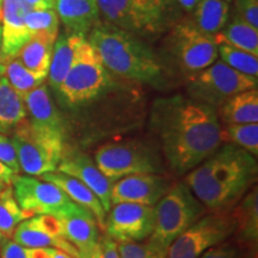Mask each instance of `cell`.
I'll list each match as a JSON object with an SVG mask.
<instances>
[{
  "label": "cell",
  "instance_id": "cell-16",
  "mask_svg": "<svg viewBox=\"0 0 258 258\" xmlns=\"http://www.w3.org/2000/svg\"><path fill=\"white\" fill-rule=\"evenodd\" d=\"M56 171L72 176L84 183L99 199L104 211L106 213L110 211L112 182L103 175L88 154L78 150L64 148Z\"/></svg>",
  "mask_w": 258,
  "mask_h": 258
},
{
  "label": "cell",
  "instance_id": "cell-39",
  "mask_svg": "<svg viewBox=\"0 0 258 258\" xmlns=\"http://www.w3.org/2000/svg\"><path fill=\"white\" fill-rule=\"evenodd\" d=\"M96 258H121L117 249V241L111 239L109 235L99 237L96 250L93 251Z\"/></svg>",
  "mask_w": 258,
  "mask_h": 258
},
{
  "label": "cell",
  "instance_id": "cell-45",
  "mask_svg": "<svg viewBox=\"0 0 258 258\" xmlns=\"http://www.w3.org/2000/svg\"><path fill=\"white\" fill-rule=\"evenodd\" d=\"M5 66H6V60L3 54V48H2V24H0V77L4 76L5 73Z\"/></svg>",
  "mask_w": 258,
  "mask_h": 258
},
{
  "label": "cell",
  "instance_id": "cell-30",
  "mask_svg": "<svg viewBox=\"0 0 258 258\" xmlns=\"http://www.w3.org/2000/svg\"><path fill=\"white\" fill-rule=\"evenodd\" d=\"M4 77L22 98H24L29 92L36 89L46 80L41 77L35 76L34 73L25 69L17 57H14L6 62Z\"/></svg>",
  "mask_w": 258,
  "mask_h": 258
},
{
  "label": "cell",
  "instance_id": "cell-40",
  "mask_svg": "<svg viewBox=\"0 0 258 258\" xmlns=\"http://www.w3.org/2000/svg\"><path fill=\"white\" fill-rule=\"evenodd\" d=\"M0 258H28V249L10 237H3L0 241Z\"/></svg>",
  "mask_w": 258,
  "mask_h": 258
},
{
  "label": "cell",
  "instance_id": "cell-6",
  "mask_svg": "<svg viewBox=\"0 0 258 258\" xmlns=\"http://www.w3.org/2000/svg\"><path fill=\"white\" fill-rule=\"evenodd\" d=\"M16 151L19 169L29 176L54 172L64 151V139L38 131L25 118L10 139Z\"/></svg>",
  "mask_w": 258,
  "mask_h": 258
},
{
  "label": "cell",
  "instance_id": "cell-51",
  "mask_svg": "<svg viewBox=\"0 0 258 258\" xmlns=\"http://www.w3.org/2000/svg\"><path fill=\"white\" fill-rule=\"evenodd\" d=\"M161 2H169V0H161Z\"/></svg>",
  "mask_w": 258,
  "mask_h": 258
},
{
  "label": "cell",
  "instance_id": "cell-14",
  "mask_svg": "<svg viewBox=\"0 0 258 258\" xmlns=\"http://www.w3.org/2000/svg\"><path fill=\"white\" fill-rule=\"evenodd\" d=\"M54 217L61 222L63 238L78 250L80 256H91L99 239L98 222L91 213L70 201Z\"/></svg>",
  "mask_w": 258,
  "mask_h": 258
},
{
  "label": "cell",
  "instance_id": "cell-21",
  "mask_svg": "<svg viewBox=\"0 0 258 258\" xmlns=\"http://www.w3.org/2000/svg\"><path fill=\"white\" fill-rule=\"evenodd\" d=\"M235 221L234 239L244 246L256 251L258 241V199L257 186L254 185L249 192L233 207L232 211Z\"/></svg>",
  "mask_w": 258,
  "mask_h": 258
},
{
  "label": "cell",
  "instance_id": "cell-33",
  "mask_svg": "<svg viewBox=\"0 0 258 258\" xmlns=\"http://www.w3.org/2000/svg\"><path fill=\"white\" fill-rule=\"evenodd\" d=\"M218 53L221 61L238 72L246 76L258 77V57L247 51L237 49L227 44H218Z\"/></svg>",
  "mask_w": 258,
  "mask_h": 258
},
{
  "label": "cell",
  "instance_id": "cell-43",
  "mask_svg": "<svg viewBox=\"0 0 258 258\" xmlns=\"http://www.w3.org/2000/svg\"><path fill=\"white\" fill-rule=\"evenodd\" d=\"M16 175H17V173H15L9 166H6L4 163L0 161V182L10 185L12 183V180H14Z\"/></svg>",
  "mask_w": 258,
  "mask_h": 258
},
{
  "label": "cell",
  "instance_id": "cell-11",
  "mask_svg": "<svg viewBox=\"0 0 258 258\" xmlns=\"http://www.w3.org/2000/svg\"><path fill=\"white\" fill-rule=\"evenodd\" d=\"M109 212L104 230L115 241H144L152 234L156 225L154 206L121 202Z\"/></svg>",
  "mask_w": 258,
  "mask_h": 258
},
{
  "label": "cell",
  "instance_id": "cell-42",
  "mask_svg": "<svg viewBox=\"0 0 258 258\" xmlns=\"http://www.w3.org/2000/svg\"><path fill=\"white\" fill-rule=\"evenodd\" d=\"M31 10H47L54 9L55 0H23Z\"/></svg>",
  "mask_w": 258,
  "mask_h": 258
},
{
  "label": "cell",
  "instance_id": "cell-48",
  "mask_svg": "<svg viewBox=\"0 0 258 258\" xmlns=\"http://www.w3.org/2000/svg\"><path fill=\"white\" fill-rule=\"evenodd\" d=\"M79 258H96V257H95V254H93V253H92V254H91V256H80Z\"/></svg>",
  "mask_w": 258,
  "mask_h": 258
},
{
  "label": "cell",
  "instance_id": "cell-29",
  "mask_svg": "<svg viewBox=\"0 0 258 258\" xmlns=\"http://www.w3.org/2000/svg\"><path fill=\"white\" fill-rule=\"evenodd\" d=\"M31 217L34 214L19 207L11 186L8 185L0 192V233L4 237H11L16 227Z\"/></svg>",
  "mask_w": 258,
  "mask_h": 258
},
{
  "label": "cell",
  "instance_id": "cell-49",
  "mask_svg": "<svg viewBox=\"0 0 258 258\" xmlns=\"http://www.w3.org/2000/svg\"><path fill=\"white\" fill-rule=\"evenodd\" d=\"M2 4H3V0H0V16H2Z\"/></svg>",
  "mask_w": 258,
  "mask_h": 258
},
{
  "label": "cell",
  "instance_id": "cell-17",
  "mask_svg": "<svg viewBox=\"0 0 258 258\" xmlns=\"http://www.w3.org/2000/svg\"><path fill=\"white\" fill-rule=\"evenodd\" d=\"M31 9L23 0H3L2 16V48L8 62L17 56L19 50L30 40L31 35L25 25V16Z\"/></svg>",
  "mask_w": 258,
  "mask_h": 258
},
{
  "label": "cell",
  "instance_id": "cell-13",
  "mask_svg": "<svg viewBox=\"0 0 258 258\" xmlns=\"http://www.w3.org/2000/svg\"><path fill=\"white\" fill-rule=\"evenodd\" d=\"M11 184L14 185L12 190L19 207L34 215H54L63 205L71 201L69 196L56 185L32 176L16 175Z\"/></svg>",
  "mask_w": 258,
  "mask_h": 258
},
{
  "label": "cell",
  "instance_id": "cell-47",
  "mask_svg": "<svg viewBox=\"0 0 258 258\" xmlns=\"http://www.w3.org/2000/svg\"><path fill=\"white\" fill-rule=\"evenodd\" d=\"M6 186H8V184H5V183H3V182H0V192L3 191V190H4Z\"/></svg>",
  "mask_w": 258,
  "mask_h": 258
},
{
  "label": "cell",
  "instance_id": "cell-15",
  "mask_svg": "<svg viewBox=\"0 0 258 258\" xmlns=\"http://www.w3.org/2000/svg\"><path fill=\"white\" fill-rule=\"evenodd\" d=\"M172 185L167 177L159 173H139L125 176L112 183L111 206L121 202L156 206Z\"/></svg>",
  "mask_w": 258,
  "mask_h": 258
},
{
  "label": "cell",
  "instance_id": "cell-52",
  "mask_svg": "<svg viewBox=\"0 0 258 258\" xmlns=\"http://www.w3.org/2000/svg\"><path fill=\"white\" fill-rule=\"evenodd\" d=\"M225 2H230V0H225Z\"/></svg>",
  "mask_w": 258,
  "mask_h": 258
},
{
  "label": "cell",
  "instance_id": "cell-46",
  "mask_svg": "<svg viewBox=\"0 0 258 258\" xmlns=\"http://www.w3.org/2000/svg\"><path fill=\"white\" fill-rule=\"evenodd\" d=\"M53 258H73L72 256H70L69 253L63 252V251H60V250H55V252H54V256Z\"/></svg>",
  "mask_w": 258,
  "mask_h": 258
},
{
  "label": "cell",
  "instance_id": "cell-36",
  "mask_svg": "<svg viewBox=\"0 0 258 258\" xmlns=\"http://www.w3.org/2000/svg\"><path fill=\"white\" fill-rule=\"evenodd\" d=\"M27 222L31 227L43 232L50 237L63 238L62 226L59 219L51 214H37L35 217L27 219ZM64 239V238H63Z\"/></svg>",
  "mask_w": 258,
  "mask_h": 258
},
{
  "label": "cell",
  "instance_id": "cell-12",
  "mask_svg": "<svg viewBox=\"0 0 258 258\" xmlns=\"http://www.w3.org/2000/svg\"><path fill=\"white\" fill-rule=\"evenodd\" d=\"M171 37L173 53L189 72H200L218 59V46L213 37L201 34L190 22L177 25Z\"/></svg>",
  "mask_w": 258,
  "mask_h": 258
},
{
  "label": "cell",
  "instance_id": "cell-41",
  "mask_svg": "<svg viewBox=\"0 0 258 258\" xmlns=\"http://www.w3.org/2000/svg\"><path fill=\"white\" fill-rule=\"evenodd\" d=\"M55 250L57 249H53V247H36V249H28V258H53Z\"/></svg>",
  "mask_w": 258,
  "mask_h": 258
},
{
  "label": "cell",
  "instance_id": "cell-10",
  "mask_svg": "<svg viewBox=\"0 0 258 258\" xmlns=\"http://www.w3.org/2000/svg\"><path fill=\"white\" fill-rule=\"evenodd\" d=\"M257 89V78L238 72L222 61L212 63L191 78L189 91L192 99L214 108L237 93Z\"/></svg>",
  "mask_w": 258,
  "mask_h": 258
},
{
  "label": "cell",
  "instance_id": "cell-9",
  "mask_svg": "<svg viewBox=\"0 0 258 258\" xmlns=\"http://www.w3.org/2000/svg\"><path fill=\"white\" fill-rule=\"evenodd\" d=\"M167 3L161 0H97L99 14L105 21L128 34L159 30Z\"/></svg>",
  "mask_w": 258,
  "mask_h": 258
},
{
  "label": "cell",
  "instance_id": "cell-1",
  "mask_svg": "<svg viewBox=\"0 0 258 258\" xmlns=\"http://www.w3.org/2000/svg\"><path fill=\"white\" fill-rule=\"evenodd\" d=\"M151 128L159 139L164 157L177 175H185L215 152L222 129L213 106L173 96L154 102Z\"/></svg>",
  "mask_w": 258,
  "mask_h": 258
},
{
  "label": "cell",
  "instance_id": "cell-22",
  "mask_svg": "<svg viewBox=\"0 0 258 258\" xmlns=\"http://www.w3.org/2000/svg\"><path fill=\"white\" fill-rule=\"evenodd\" d=\"M84 41H85V37L83 35L73 34L69 31L56 37L54 42L53 53H51L49 72H48L49 84L55 91L59 90L61 83L63 82L64 77L69 73L73 61L76 59L78 48Z\"/></svg>",
  "mask_w": 258,
  "mask_h": 258
},
{
  "label": "cell",
  "instance_id": "cell-44",
  "mask_svg": "<svg viewBox=\"0 0 258 258\" xmlns=\"http://www.w3.org/2000/svg\"><path fill=\"white\" fill-rule=\"evenodd\" d=\"M178 4L182 6L183 9L186 10L188 12H192V10L195 9V6L198 5L200 0H177Z\"/></svg>",
  "mask_w": 258,
  "mask_h": 258
},
{
  "label": "cell",
  "instance_id": "cell-26",
  "mask_svg": "<svg viewBox=\"0 0 258 258\" xmlns=\"http://www.w3.org/2000/svg\"><path fill=\"white\" fill-rule=\"evenodd\" d=\"M27 118L24 101L4 76L0 77V133L9 134Z\"/></svg>",
  "mask_w": 258,
  "mask_h": 258
},
{
  "label": "cell",
  "instance_id": "cell-5",
  "mask_svg": "<svg viewBox=\"0 0 258 258\" xmlns=\"http://www.w3.org/2000/svg\"><path fill=\"white\" fill-rule=\"evenodd\" d=\"M95 164L110 182L139 173L164 172V164L157 148L141 140L103 145L96 151Z\"/></svg>",
  "mask_w": 258,
  "mask_h": 258
},
{
  "label": "cell",
  "instance_id": "cell-32",
  "mask_svg": "<svg viewBox=\"0 0 258 258\" xmlns=\"http://www.w3.org/2000/svg\"><path fill=\"white\" fill-rule=\"evenodd\" d=\"M231 141L256 158L258 154V124H227L222 131V141Z\"/></svg>",
  "mask_w": 258,
  "mask_h": 258
},
{
  "label": "cell",
  "instance_id": "cell-20",
  "mask_svg": "<svg viewBox=\"0 0 258 258\" xmlns=\"http://www.w3.org/2000/svg\"><path fill=\"white\" fill-rule=\"evenodd\" d=\"M54 9L69 32L84 36L98 24L97 0H55Z\"/></svg>",
  "mask_w": 258,
  "mask_h": 258
},
{
  "label": "cell",
  "instance_id": "cell-3",
  "mask_svg": "<svg viewBox=\"0 0 258 258\" xmlns=\"http://www.w3.org/2000/svg\"><path fill=\"white\" fill-rule=\"evenodd\" d=\"M89 42L98 51L105 69L117 76L146 83L160 77L161 67L157 56L128 32L97 24Z\"/></svg>",
  "mask_w": 258,
  "mask_h": 258
},
{
  "label": "cell",
  "instance_id": "cell-37",
  "mask_svg": "<svg viewBox=\"0 0 258 258\" xmlns=\"http://www.w3.org/2000/svg\"><path fill=\"white\" fill-rule=\"evenodd\" d=\"M237 16L258 29V0H235Z\"/></svg>",
  "mask_w": 258,
  "mask_h": 258
},
{
  "label": "cell",
  "instance_id": "cell-34",
  "mask_svg": "<svg viewBox=\"0 0 258 258\" xmlns=\"http://www.w3.org/2000/svg\"><path fill=\"white\" fill-rule=\"evenodd\" d=\"M200 258H256V251L244 246L234 238H228L206 251Z\"/></svg>",
  "mask_w": 258,
  "mask_h": 258
},
{
  "label": "cell",
  "instance_id": "cell-19",
  "mask_svg": "<svg viewBox=\"0 0 258 258\" xmlns=\"http://www.w3.org/2000/svg\"><path fill=\"white\" fill-rule=\"evenodd\" d=\"M40 177L46 182H49L51 184L56 185L60 190H62L69 196L71 201L88 209L98 222V226H101L104 230L106 212L103 208L99 199L84 183L72 176L59 172V171L44 173Z\"/></svg>",
  "mask_w": 258,
  "mask_h": 258
},
{
  "label": "cell",
  "instance_id": "cell-35",
  "mask_svg": "<svg viewBox=\"0 0 258 258\" xmlns=\"http://www.w3.org/2000/svg\"><path fill=\"white\" fill-rule=\"evenodd\" d=\"M121 258H165L166 253L157 249L150 241H117Z\"/></svg>",
  "mask_w": 258,
  "mask_h": 258
},
{
  "label": "cell",
  "instance_id": "cell-24",
  "mask_svg": "<svg viewBox=\"0 0 258 258\" xmlns=\"http://www.w3.org/2000/svg\"><path fill=\"white\" fill-rule=\"evenodd\" d=\"M230 6L225 0H200L192 10V27L206 36L214 37L224 29Z\"/></svg>",
  "mask_w": 258,
  "mask_h": 258
},
{
  "label": "cell",
  "instance_id": "cell-23",
  "mask_svg": "<svg viewBox=\"0 0 258 258\" xmlns=\"http://www.w3.org/2000/svg\"><path fill=\"white\" fill-rule=\"evenodd\" d=\"M220 120L227 124L257 123L258 122V91L251 89L237 93L222 103L219 109Z\"/></svg>",
  "mask_w": 258,
  "mask_h": 258
},
{
  "label": "cell",
  "instance_id": "cell-18",
  "mask_svg": "<svg viewBox=\"0 0 258 258\" xmlns=\"http://www.w3.org/2000/svg\"><path fill=\"white\" fill-rule=\"evenodd\" d=\"M30 123L43 133L64 139V122L59 109L51 101L46 84H41L23 98Z\"/></svg>",
  "mask_w": 258,
  "mask_h": 258
},
{
  "label": "cell",
  "instance_id": "cell-50",
  "mask_svg": "<svg viewBox=\"0 0 258 258\" xmlns=\"http://www.w3.org/2000/svg\"><path fill=\"white\" fill-rule=\"evenodd\" d=\"M3 237H4V235H3L2 233H0V241H2V239H3Z\"/></svg>",
  "mask_w": 258,
  "mask_h": 258
},
{
  "label": "cell",
  "instance_id": "cell-27",
  "mask_svg": "<svg viewBox=\"0 0 258 258\" xmlns=\"http://www.w3.org/2000/svg\"><path fill=\"white\" fill-rule=\"evenodd\" d=\"M215 44H227L258 56V29L235 15L233 21L214 37Z\"/></svg>",
  "mask_w": 258,
  "mask_h": 258
},
{
  "label": "cell",
  "instance_id": "cell-2",
  "mask_svg": "<svg viewBox=\"0 0 258 258\" xmlns=\"http://www.w3.org/2000/svg\"><path fill=\"white\" fill-rule=\"evenodd\" d=\"M256 179V158L235 145H225L188 172L184 183L206 208L215 212L233 208Z\"/></svg>",
  "mask_w": 258,
  "mask_h": 258
},
{
  "label": "cell",
  "instance_id": "cell-4",
  "mask_svg": "<svg viewBox=\"0 0 258 258\" xmlns=\"http://www.w3.org/2000/svg\"><path fill=\"white\" fill-rule=\"evenodd\" d=\"M154 208L156 225L148 241L165 253L170 245L206 213L205 206L184 182L172 183Z\"/></svg>",
  "mask_w": 258,
  "mask_h": 258
},
{
  "label": "cell",
  "instance_id": "cell-8",
  "mask_svg": "<svg viewBox=\"0 0 258 258\" xmlns=\"http://www.w3.org/2000/svg\"><path fill=\"white\" fill-rule=\"evenodd\" d=\"M234 230L231 209L203 215L170 245L165 258H200L211 247L231 238Z\"/></svg>",
  "mask_w": 258,
  "mask_h": 258
},
{
  "label": "cell",
  "instance_id": "cell-28",
  "mask_svg": "<svg viewBox=\"0 0 258 258\" xmlns=\"http://www.w3.org/2000/svg\"><path fill=\"white\" fill-rule=\"evenodd\" d=\"M14 240L27 249H36V247H53L63 252L69 253L73 258H79L78 250L63 238L50 237L43 232L31 227L27 220L22 221L14 232Z\"/></svg>",
  "mask_w": 258,
  "mask_h": 258
},
{
  "label": "cell",
  "instance_id": "cell-25",
  "mask_svg": "<svg viewBox=\"0 0 258 258\" xmlns=\"http://www.w3.org/2000/svg\"><path fill=\"white\" fill-rule=\"evenodd\" d=\"M54 42V38L32 35L16 57L31 73L46 79L49 72Z\"/></svg>",
  "mask_w": 258,
  "mask_h": 258
},
{
  "label": "cell",
  "instance_id": "cell-38",
  "mask_svg": "<svg viewBox=\"0 0 258 258\" xmlns=\"http://www.w3.org/2000/svg\"><path fill=\"white\" fill-rule=\"evenodd\" d=\"M0 161L9 166L15 173H18L21 171L14 145L9 138H6L2 133H0Z\"/></svg>",
  "mask_w": 258,
  "mask_h": 258
},
{
  "label": "cell",
  "instance_id": "cell-7",
  "mask_svg": "<svg viewBox=\"0 0 258 258\" xmlns=\"http://www.w3.org/2000/svg\"><path fill=\"white\" fill-rule=\"evenodd\" d=\"M108 85V74L101 56L89 41L77 51L72 66L57 92L71 108L93 101Z\"/></svg>",
  "mask_w": 258,
  "mask_h": 258
},
{
  "label": "cell",
  "instance_id": "cell-31",
  "mask_svg": "<svg viewBox=\"0 0 258 258\" xmlns=\"http://www.w3.org/2000/svg\"><path fill=\"white\" fill-rule=\"evenodd\" d=\"M27 25L30 35H42L56 40L59 32V16L55 9L31 10L25 16Z\"/></svg>",
  "mask_w": 258,
  "mask_h": 258
}]
</instances>
